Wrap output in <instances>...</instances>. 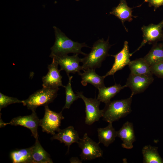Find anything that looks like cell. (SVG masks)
Masks as SVG:
<instances>
[{
	"instance_id": "cell-1",
	"label": "cell",
	"mask_w": 163,
	"mask_h": 163,
	"mask_svg": "<svg viewBox=\"0 0 163 163\" xmlns=\"http://www.w3.org/2000/svg\"><path fill=\"white\" fill-rule=\"evenodd\" d=\"M55 41L51 48L50 57L54 56H60L72 53L74 54H81L85 56L86 54L81 51L84 47H89L85 43H80L73 41L67 37L59 28L54 26Z\"/></svg>"
},
{
	"instance_id": "cell-2",
	"label": "cell",
	"mask_w": 163,
	"mask_h": 163,
	"mask_svg": "<svg viewBox=\"0 0 163 163\" xmlns=\"http://www.w3.org/2000/svg\"><path fill=\"white\" fill-rule=\"evenodd\" d=\"M109 38L106 41L103 38L97 40L93 44L90 52L82 58L83 70L95 69L101 66L102 62L109 56L108 52L111 45L109 43Z\"/></svg>"
},
{
	"instance_id": "cell-3",
	"label": "cell",
	"mask_w": 163,
	"mask_h": 163,
	"mask_svg": "<svg viewBox=\"0 0 163 163\" xmlns=\"http://www.w3.org/2000/svg\"><path fill=\"white\" fill-rule=\"evenodd\" d=\"M132 97L130 96L126 99L114 100L106 104L102 110L103 120L112 123L129 114L132 111L131 106Z\"/></svg>"
},
{
	"instance_id": "cell-4",
	"label": "cell",
	"mask_w": 163,
	"mask_h": 163,
	"mask_svg": "<svg viewBox=\"0 0 163 163\" xmlns=\"http://www.w3.org/2000/svg\"><path fill=\"white\" fill-rule=\"evenodd\" d=\"M59 88H44L39 90L30 95L23 104L32 111L41 106L48 105L53 102L57 95Z\"/></svg>"
},
{
	"instance_id": "cell-5",
	"label": "cell",
	"mask_w": 163,
	"mask_h": 163,
	"mask_svg": "<svg viewBox=\"0 0 163 163\" xmlns=\"http://www.w3.org/2000/svg\"><path fill=\"white\" fill-rule=\"evenodd\" d=\"M82 150L80 156L82 160H91L102 157L103 151L97 143L85 133L77 143Z\"/></svg>"
},
{
	"instance_id": "cell-6",
	"label": "cell",
	"mask_w": 163,
	"mask_h": 163,
	"mask_svg": "<svg viewBox=\"0 0 163 163\" xmlns=\"http://www.w3.org/2000/svg\"><path fill=\"white\" fill-rule=\"evenodd\" d=\"M45 113L43 118L40 120L39 126L42 131L53 135L60 129L61 121L64 119L61 111L59 113L50 110L48 105L44 106Z\"/></svg>"
},
{
	"instance_id": "cell-7",
	"label": "cell",
	"mask_w": 163,
	"mask_h": 163,
	"mask_svg": "<svg viewBox=\"0 0 163 163\" xmlns=\"http://www.w3.org/2000/svg\"><path fill=\"white\" fill-rule=\"evenodd\" d=\"M30 115L19 116L13 118L8 123H4L0 120V127L7 125L12 126H20L29 129L31 131L32 135L36 139H38V128L39 126L40 120L37 116L35 111H32Z\"/></svg>"
},
{
	"instance_id": "cell-8",
	"label": "cell",
	"mask_w": 163,
	"mask_h": 163,
	"mask_svg": "<svg viewBox=\"0 0 163 163\" xmlns=\"http://www.w3.org/2000/svg\"><path fill=\"white\" fill-rule=\"evenodd\" d=\"M76 93L79 98L83 100L85 105V123L91 125L98 121L102 116V110H100L99 107L101 102L97 98L85 97L81 92Z\"/></svg>"
},
{
	"instance_id": "cell-9",
	"label": "cell",
	"mask_w": 163,
	"mask_h": 163,
	"mask_svg": "<svg viewBox=\"0 0 163 163\" xmlns=\"http://www.w3.org/2000/svg\"><path fill=\"white\" fill-rule=\"evenodd\" d=\"M163 19L157 24H150L141 28L143 33V40L139 47L132 54L139 50L146 43L153 44L161 40L163 35Z\"/></svg>"
},
{
	"instance_id": "cell-10",
	"label": "cell",
	"mask_w": 163,
	"mask_h": 163,
	"mask_svg": "<svg viewBox=\"0 0 163 163\" xmlns=\"http://www.w3.org/2000/svg\"><path fill=\"white\" fill-rule=\"evenodd\" d=\"M78 54H74L72 56H69L67 55L54 56L51 58L53 60L56 62L60 67V70H64L68 76L70 73L75 74L80 72L82 70V66H80L79 63L81 62L82 58L78 56Z\"/></svg>"
},
{
	"instance_id": "cell-11",
	"label": "cell",
	"mask_w": 163,
	"mask_h": 163,
	"mask_svg": "<svg viewBox=\"0 0 163 163\" xmlns=\"http://www.w3.org/2000/svg\"><path fill=\"white\" fill-rule=\"evenodd\" d=\"M154 80L152 75H134L130 73L126 83L131 91L130 96L143 92Z\"/></svg>"
},
{
	"instance_id": "cell-12",
	"label": "cell",
	"mask_w": 163,
	"mask_h": 163,
	"mask_svg": "<svg viewBox=\"0 0 163 163\" xmlns=\"http://www.w3.org/2000/svg\"><path fill=\"white\" fill-rule=\"evenodd\" d=\"M58 64L53 60L51 64L48 66V71L47 74L42 78L43 87L57 88L62 86L65 87L62 83V76L60 70L58 68Z\"/></svg>"
},
{
	"instance_id": "cell-13",
	"label": "cell",
	"mask_w": 163,
	"mask_h": 163,
	"mask_svg": "<svg viewBox=\"0 0 163 163\" xmlns=\"http://www.w3.org/2000/svg\"><path fill=\"white\" fill-rule=\"evenodd\" d=\"M132 56L131 53L129 52L128 42L126 41L123 49L120 52L115 55H110L114 58V62L111 69L104 75V77L113 75L117 72L128 65Z\"/></svg>"
},
{
	"instance_id": "cell-14",
	"label": "cell",
	"mask_w": 163,
	"mask_h": 163,
	"mask_svg": "<svg viewBox=\"0 0 163 163\" xmlns=\"http://www.w3.org/2000/svg\"><path fill=\"white\" fill-rule=\"evenodd\" d=\"M51 138L52 140L56 139L65 144L68 147L67 153L69 152L70 146L74 143H77L80 139L78 134L72 126L61 129H59Z\"/></svg>"
},
{
	"instance_id": "cell-15",
	"label": "cell",
	"mask_w": 163,
	"mask_h": 163,
	"mask_svg": "<svg viewBox=\"0 0 163 163\" xmlns=\"http://www.w3.org/2000/svg\"><path fill=\"white\" fill-rule=\"evenodd\" d=\"M117 137L122 141V147L130 149L133 147V143L136 141L133 123L129 121L125 123L121 128L117 131Z\"/></svg>"
},
{
	"instance_id": "cell-16",
	"label": "cell",
	"mask_w": 163,
	"mask_h": 163,
	"mask_svg": "<svg viewBox=\"0 0 163 163\" xmlns=\"http://www.w3.org/2000/svg\"><path fill=\"white\" fill-rule=\"evenodd\" d=\"M133 8L128 6L126 0H120L118 5L113 8L110 12V14L115 16L120 20L127 31V30L124 24V22L126 21L131 22L133 20V17H137L132 15Z\"/></svg>"
},
{
	"instance_id": "cell-17",
	"label": "cell",
	"mask_w": 163,
	"mask_h": 163,
	"mask_svg": "<svg viewBox=\"0 0 163 163\" xmlns=\"http://www.w3.org/2000/svg\"><path fill=\"white\" fill-rule=\"evenodd\" d=\"M84 72H81L78 75L81 76L82 84L86 86L88 83L91 84L98 89L105 86L104 80L105 78L104 76H101L97 74L95 69H88L83 70Z\"/></svg>"
},
{
	"instance_id": "cell-18",
	"label": "cell",
	"mask_w": 163,
	"mask_h": 163,
	"mask_svg": "<svg viewBox=\"0 0 163 163\" xmlns=\"http://www.w3.org/2000/svg\"><path fill=\"white\" fill-rule=\"evenodd\" d=\"M126 87V85L122 86L120 84H115L109 87L105 86L98 88V93L97 98L100 102L105 104L110 102V100L120 91Z\"/></svg>"
},
{
	"instance_id": "cell-19",
	"label": "cell",
	"mask_w": 163,
	"mask_h": 163,
	"mask_svg": "<svg viewBox=\"0 0 163 163\" xmlns=\"http://www.w3.org/2000/svg\"><path fill=\"white\" fill-rule=\"evenodd\" d=\"M35 139V144L32 146V163H53L50 155L41 146L38 139Z\"/></svg>"
},
{
	"instance_id": "cell-20",
	"label": "cell",
	"mask_w": 163,
	"mask_h": 163,
	"mask_svg": "<svg viewBox=\"0 0 163 163\" xmlns=\"http://www.w3.org/2000/svg\"><path fill=\"white\" fill-rule=\"evenodd\" d=\"M108 123L106 127L98 128L97 130L99 143H102L107 147L113 142L117 137V131L113 127L112 123Z\"/></svg>"
},
{
	"instance_id": "cell-21",
	"label": "cell",
	"mask_w": 163,
	"mask_h": 163,
	"mask_svg": "<svg viewBox=\"0 0 163 163\" xmlns=\"http://www.w3.org/2000/svg\"><path fill=\"white\" fill-rule=\"evenodd\" d=\"M131 73L137 75H152L151 66L144 58L130 61L128 64Z\"/></svg>"
},
{
	"instance_id": "cell-22",
	"label": "cell",
	"mask_w": 163,
	"mask_h": 163,
	"mask_svg": "<svg viewBox=\"0 0 163 163\" xmlns=\"http://www.w3.org/2000/svg\"><path fill=\"white\" fill-rule=\"evenodd\" d=\"M143 58L150 66L163 61V43L153 44L149 52Z\"/></svg>"
},
{
	"instance_id": "cell-23",
	"label": "cell",
	"mask_w": 163,
	"mask_h": 163,
	"mask_svg": "<svg viewBox=\"0 0 163 163\" xmlns=\"http://www.w3.org/2000/svg\"><path fill=\"white\" fill-rule=\"evenodd\" d=\"M32 146L25 149L14 150L10 154L13 163H32Z\"/></svg>"
},
{
	"instance_id": "cell-24",
	"label": "cell",
	"mask_w": 163,
	"mask_h": 163,
	"mask_svg": "<svg viewBox=\"0 0 163 163\" xmlns=\"http://www.w3.org/2000/svg\"><path fill=\"white\" fill-rule=\"evenodd\" d=\"M158 148L146 145L143 147L142 153L144 163H163V159L161 158L158 151Z\"/></svg>"
},
{
	"instance_id": "cell-25",
	"label": "cell",
	"mask_w": 163,
	"mask_h": 163,
	"mask_svg": "<svg viewBox=\"0 0 163 163\" xmlns=\"http://www.w3.org/2000/svg\"><path fill=\"white\" fill-rule=\"evenodd\" d=\"M69 80L65 88L66 103L62 108V111L66 109H69L73 102L79 98L77 94L74 92L71 86L72 80V76L68 77Z\"/></svg>"
},
{
	"instance_id": "cell-26",
	"label": "cell",
	"mask_w": 163,
	"mask_h": 163,
	"mask_svg": "<svg viewBox=\"0 0 163 163\" xmlns=\"http://www.w3.org/2000/svg\"><path fill=\"white\" fill-rule=\"evenodd\" d=\"M24 100H20L16 97H9L0 92V111L3 108L13 104H23Z\"/></svg>"
},
{
	"instance_id": "cell-27",
	"label": "cell",
	"mask_w": 163,
	"mask_h": 163,
	"mask_svg": "<svg viewBox=\"0 0 163 163\" xmlns=\"http://www.w3.org/2000/svg\"><path fill=\"white\" fill-rule=\"evenodd\" d=\"M151 70L153 75L163 78V61L151 66Z\"/></svg>"
},
{
	"instance_id": "cell-28",
	"label": "cell",
	"mask_w": 163,
	"mask_h": 163,
	"mask_svg": "<svg viewBox=\"0 0 163 163\" xmlns=\"http://www.w3.org/2000/svg\"><path fill=\"white\" fill-rule=\"evenodd\" d=\"M144 2H148L149 7H153L155 11L161 6H163V0H145Z\"/></svg>"
},
{
	"instance_id": "cell-29",
	"label": "cell",
	"mask_w": 163,
	"mask_h": 163,
	"mask_svg": "<svg viewBox=\"0 0 163 163\" xmlns=\"http://www.w3.org/2000/svg\"><path fill=\"white\" fill-rule=\"evenodd\" d=\"M82 161L77 157H72L69 159V161L71 163H82Z\"/></svg>"
},
{
	"instance_id": "cell-30",
	"label": "cell",
	"mask_w": 163,
	"mask_h": 163,
	"mask_svg": "<svg viewBox=\"0 0 163 163\" xmlns=\"http://www.w3.org/2000/svg\"><path fill=\"white\" fill-rule=\"evenodd\" d=\"M161 40L162 41V43H163V37H162V39Z\"/></svg>"
},
{
	"instance_id": "cell-31",
	"label": "cell",
	"mask_w": 163,
	"mask_h": 163,
	"mask_svg": "<svg viewBox=\"0 0 163 163\" xmlns=\"http://www.w3.org/2000/svg\"><path fill=\"white\" fill-rule=\"evenodd\" d=\"M75 0L76 1H79V0Z\"/></svg>"
}]
</instances>
